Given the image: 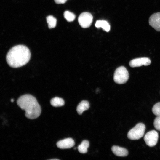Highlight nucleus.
I'll use <instances>...</instances> for the list:
<instances>
[{
    "label": "nucleus",
    "instance_id": "obj_1",
    "mask_svg": "<svg viewBox=\"0 0 160 160\" xmlns=\"http://www.w3.org/2000/svg\"><path fill=\"white\" fill-rule=\"evenodd\" d=\"M31 53L25 46L19 45L15 46L7 52L6 59L10 67L17 68L25 65L29 60Z\"/></svg>",
    "mask_w": 160,
    "mask_h": 160
},
{
    "label": "nucleus",
    "instance_id": "obj_2",
    "mask_svg": "<svg viewBox=\"0 0 160 160\" xmlns=\"http://www.w3.org/2000/svg\"><path fill=\"white\" fill-rule=\"evenodd\" d=\"M18 105L25 111L26 117L30 119H35L40 115L41 109L36 99L30 94L20 96L17 100Z\"/></svg>",
    "mask_w": 160,
    "mask_h": 160
},
{
    "label": "nucleus",
    "instance_id": "obj_3",
    "mask_svg": "<svg viewBox=\"0 0 160 160\" xmlns=\"http://www.w3.org/2000/svg\"><path fill=\"white\" fill-rule=\"evenodd\" d=\"M145 129V124L143 123H139L129 131L127 137L131 140H138L143 136Z\"/></svg>",
    "mask_w": 160,
    "mask_h": 160
},
{
    "label": "nucleus",
    "instance_id": "obj_4",
    "mask_svg": "<svg viewBox=\"0 0 160 160\" xmlns=\"http://www.w3.org/2000/svg\"><path fill=\"white\" fill-rule=\"evenodd\" d=\"M129 74L127 69L124 67L121 66L115 70L113 76L115 82L118 84L125 83L128 80Z\"/></svg>",
    "mask_w": 160,
    "mask_h": 160
},
{
    "label": "nucleus",
    "instance_id": "obj_5",
    "mask_svg": "<svg viewBox=\"0 0 160 160\" xmlns=\"http://www.w3.org/2000/svg\"><path fill=\"white\" fill-rule=\"evenodd\" d=\"M92 20V16L91 13L88 12L82 13L78 18L79 24L84 28L89 27L91 25Z\"/></svg>",
    "mask_w": 160,
    "mask_h": 160
},
{
    "label": "nucleus",
    "instance_id": "obj_6",
    "mask_svg": "<svg viewBox=\"0 0 160 160\" xmlns=\"http://www.w3.org/2000/svg\"><path fill=\"white\" fill-rule=\"evenodd\" d=\"M159 137L158 133L155 130L150 131L146 133L144 137V140L147 145L152 147L157 143Z\"/></svg>",
    "mask_w": 160,
    "mask_h": 160
},
{
    "label": "nucleus",
    "instance_id": "obj_7",
    "mask_svg": "<svg viewBox=\"0 0 160 160\" xmlns=\"http://www.w3.org/2000/svg\"><path fill=\"white\" fill-rule=\"evenodd\" d=\"M151 63V61L149 58L143 57L135 58L131 60L129 62V65L131 67L134 68L143 65L148 66Z\"/></svg>",
    "mask_w": 160,
    "mask_h": 160
},
{
    "label": "nucleus",
    "instance_id": "obj_8",
    "mask_svg": "<svg viewBox=\"0 0 160 160\" xmlns=\"http://www.w3.org/2000/svg\"><path fill=\"white\" fill-rule=\"evenodd\" d=\"M149 24L156 31H160V12L154 13L150 17Z\"/></svg>",
    "mask_w": 160,
    "mask_h": 160
},
{
    "label": "nucleus",
    "instance_id": "obj_9",
    "mask_svg": "<svg viewBox=\"0 0 160 160\" xmlns=\"http://www.w3.org/2000/svg\"><path fill=\"white\" fill-rule=\"evenodd\" d=\"M75 144L74 140L71 138L60 140L56 143L57 146L62 149L70 148L74 146Z\"/></svg>",
    "mask_w": 160,
    "mask_h": 160
},
{
    "label": "nucleus",
    "instance_id": "obj_10",
    "mask_svg": "<svg viewBox=\"0 0 160 160\" xmlns=\"http://www.w3.org/2000/svg\"><path fill=\"white\" fill-rule=\"evenodd\" d=\"M111 149L113 153L118 156H126L128 154L127 150L122 147L113 146Z\"/></svg>",
    "mask_w": 160,
    "mask_h": 160
},
{
    "label": "nucleus",
    "instance_id": "obj_11",
    "mask_svg": "<svg viewBox=\"0 0 160 160\" xmlns=\"http://www.w3.org/2000/svg\"><path fill=\"white\" fill-rule=\"evenodd\" d=\"M89 104L88 102L86 100H83L78 105L76 111L79 114L81 115L84 111L89 109Z\"/></svg>",
    "mask_w": 160,
    "mask_h": 160
},
{
    "label": "nucleus",
    "instance_id": "obj_12",
    "mask_svg": "<svg viewBox=\"0 0 160 160\" xmlns=\"http://www.w3.org/2000/svg\"><path fill=\"white\" fill-rule=\"evenodd\" d=\"M95 26L98 28H101L107 32L109 31L110 28L109 24L105 20H99L97 21L96 22Z\"/></svg>",
    "mask_w": 160,
    "mask_h": 160
},
{
    "label": "nucleus",
    "instance_id": "obj_13",
    "mask_svg": "<svg viewBox=\"0 0 160 160\" xmlns=\"http://www.w3.org/2000/svg\"><path fill=\"white\" fill-rule=\"evenodd\" d=\"M51 105L55 107L63 106L65 104L64 100L62 98L55 97L52 99L50 101Z\"/></svg>",
    "mask_w": 160,
    "mask_h": 160
},
{
    "label": "nucleus",
    "instance_id": "obj_14",
    "mask_svg": "<svg viewBox=\"0 0 160 160\" xmlns=\"http://www.w3.org/2000/svg\"><path fill=\"white\" fill-rule=\"evenodd\" d=\"M89 146V142L88 141L84 140H83L81 144L78 147L79 151L82 153H85L87 151V148Z\"/></svg>",
    "mask_w": 160,
    "mask_h": 160
},
{
    "label": "nucleus",
    "instance_id": "obj_15",
    "mask_svg": "<svg viewBox=\"0 0 160 160\" xmlns=\"http://www.w3.org/2000/svg\"><path fill=\"white\" fill-rule=\"evenodd\" d=\"M46 20L49 28H55L56 25L57 20L52 16L49 15L46 17Z\"/></svg>",
    "mask_w": 160,
    "mask_h": 160
},
{
    "label": "nucleus",
    "instance_id": "obj_16",
    "mask_svg": "<svg viewBox=\"0 0 160 160\" xmlns=\"http://www.w3.org/2000/svg\"><path fill=\"white\" fill-rule=\"evenodd\" d=\"M64 16L66 20L69 22L73 21L76 17L74 13L68 11L64 12Z\"/></svg>",
    "mask_w": 160,
    "mask_h": 160
},
{
    "label": "nucleus",
    "instance_id": "obj_17",
    "mask_svg": "<svg viewBox=\"0 0 160 160\" xmlns=\"http://www.w3.org/2000/svg\"><path fill=\"white\" fill-rule=\"evenodd\" d=\"M152 111L156 116H160V102L157 103L154 105L152 108Z\"/></svg>",
    "mask_w": 160,
    "mask_h": 160
},
{
    "label": "nucleus",
    "instance_id": "obj_18",
    "mask_svg": "<svg viewBox=\"0 0 160 160\" xmlns=\"http://www.w3.org/2000/svg\"><path fill=\"white\" fill-rule=\"evenodd\" d=\"M153 125L156 130L160 131V116H157L155 119Z\"/></svg>",
    "mask_w": 160,
    "mask_h": 160
},
{
    "label": "nucleus",
    "instance_id": "obj_19",
    "mask_svg": "<svg viewBox=\"0 0 160 160\" xmlns=\"http://www.w3.org/2000/svg\"><path fill=\"white\" fill-rule=\"evenodd\" d=\"M67 0H54L55 2L57 4H64L66 2Z\"/></svg>",
    "mask_w": 160,
    "mask_h": 160
},
{
    "label": "nucleus",
    "instance_id": "obj_20",
    "mask_svg": "<svg viewBox=\"0 0 160 160\" xmlns=\"http://www.w3.org/2000/svg\"><path fill=\"white\" fill-rule=\"evenodd\" d=\"M11 101L12 102H13V101H14V100L12 98L11 99Z\"/></svg>",
    "mask_w": 160,
    "mask_h": 160
},
{
    "label": "nucleus",
    "instance_id": "obj_21",
    "mask_svg": "<svg viewBox=\"0 0 160 160\" xmlns=\"http://www.w3.org/2000/svg\"><path fill=\"white\" fill-rule=\"evenodd\" d=\"M50 160H59V159H50Z\"/></svg>",
    "mask_w": 160,
    "mask_h": 160
}]
</instances>
